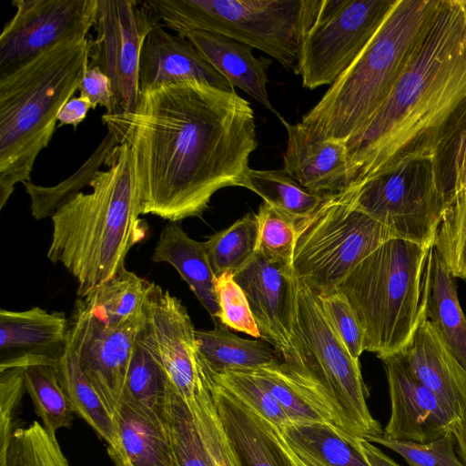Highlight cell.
I'll list each match as a JSON object with an SVG mask.
<instances>
[{"mask_svg":"<svg viewBox=\"0 0 466 466\" xmlns=\"http://www.w3.org/2000/svg\"><path fill=\"white\" fill-rule=\"evenodd\" d=\"M158 23L147 34L140 53V93L182 81H198L214 87L235 91L185 36L167 32Z\"/></svg>","mask_w":466,"mask_h":466,"instance_id":"ac0fdd59","label":"cell"},{"mask_svg":"<svg viewBox=\"0 0 466 466\" xmlns=\"http://www.w3.org/2000/svg\"><path fill=\"white\" fill-rule=\"evenodd\" d=\"M216 295L219 309L218 319L223 326L260 338L247 296L233 274L223 273L217 277Z\"/></svg>","mask_w":466,"mask_h":466,"instance_id":"7bdbcfd3","label":"cell"},{"mask_svg":"<svg viewBox=\"0 0 466 466\" xmlns=\"http://www.w3.org/2000/svg\"><path fill=\"white\" fill-rule=\"evenodd\" d=\"M1 427L0 444L13 431V418L25 390L23 367H12L0 370Z\"/></svg>","mask_w":466,"mask_h":466,"instance_id":"f6af8a7d","label":"cell"},{"mask_svg":"<svg viewBox=\"0 0 466 466\" xmlns=\"http://www.w3.org/2000/svg\"><path fill=\"white\" fill-rule=\"evenodd\" d=\"M288 134L283 170L310 192L336 194L351 184L346 144L327 140L303 123L278 116Z\"/></svg>","mask_w":466,"mask_h":466,"instance_id":"e0dca14e","label":"cell"},{"mask_svg":"<svg viewBox=\"0 0 466 466\" xmlns=\"http://www.w3.org/2000/svg\"><path fill=\"white\" fill-rule=\"evenodd\" d=\"M282 364L329 423L354 438L382 435L367 404L360 360L336 332L319 292L299 280L290 348Z\"/></svg>","mask_w":466,"mask_h":466,"instance_id":"8992f818","label":"cell"},{"mask_svg":"<svg viewBox=\"0 0 466 466\" xmlns=\"http://www.w3.org/2000/svg\"><path fill=\"white\" fill-rule=\"evenodd\" d=\"M464 187H466V127L453 145L452 193Z\"/></svg>","mask_w":466,"mask_h":466,"instance_id":"c3c4849f","label":"cell"},{"mask_svg":"<svg viewBox=\"0 0 466 466\" xmlns=\"http://www.w3.org/2000/svg\"><path fill=\"white\" fill-rule=\"evenodd\" d=\"M465 127L466 15L459 0H441L393 90L347 144L351 184L440 160Z\"/></svg>","mask_w":466,"mask_h":466,"instance_id":"7a4b0ae2","label":"cell"},{"mask_svg":"<svg viewBox=\"0 0 466 466\" xmlns=\"http://www.w3.org/2000/svg\"><path fill=\"white\" fill-rule=\"evenodd\" d=\"M258 227V251L292 267L297 220L263 202L255 215Z\"/></svg>","mask_w":466,"mask_h":466,"instance_id":"60d3db41","label":"cell"},{"mask_svg":"<svg viewBox=\"0 0 466 466\" xmlns=\"http://www.w3.org/2000/svg\"><path fill=\"white\" fill-rule=\"evenodd\" d=\"M395 0H317L294 72L313 90L330 86L374 35Z\"/></svg>","mask_w":466,"mask_h":466,"instance_id":"8fae6325","label":"cell"},{"mask_svg":"<svg viewBox=\"0 0 466 466\" xmlns=\"http://www.w3.org/2000/svg\"><path fill=\"white\" fill-rule=\"evenodd\" d=\"M16 12L0 35V73L52 47L87 39L98 0H14Z\"/></svg>","mask_w":466,"mask_h":466,"instance_id":"4fadbf2b","label":"cell"},{"mask_svg":"<svg viewBox=\"0 0 466 466\" xmlns=\"http://www.w3.org/2000/svg\"><path fill=\"white\" fill-rule=\"evenodd\" d=\"M144 317L119 327H106L77 299L69 319L67 342L80 368L114 416L121 403L126 378Z\"/></svg>","mask_w":466,"mask_h":466,"instance_id":"5bb4252c","label":"cell"},{"mask_svg":"<svg viewBox=\"0 0 466 466\" xmlns=\"http://www.w3.org/2000/svg\"><path fill=\"white\" fill-rule=\"evenodd\" d=\"M57 360L24 355L1 360L0 363V370L23 367L25 390L35 412L45 428L53 434L62 428H69L74 420L72 406L58 379Z\"/></svg>","mask_w":466,"mask_h":466,"instance_id":"4316f807","label":"cell"},{"mask_svg":"<svg viewBox=\"0 0 466 466\" xmlns=\"http://www.w3.org/2000/svg\"><path fill=\"white\" fill-rule=\"evenodd\" d=\"M304 464H305V463H304ZM305 465H306V464H305ZM306 466H308V465H306Z\"/></svg>","mask_w":466,"mask_h":466,"instance_id":"db71d44e","label":"cell"},{"mask_svg":"<svg viewBox=\"0 0 466 466\" xmlns=\"http://www.w3.org/2000/svg\"><path fill=\"white\" fill-rule=\"evenodd\" d=\"M80 96L87 98L94 110L104 106L106 114H116V103L110 78L98 67H88L79 86Z\"/></svg>","mask_w":466,"mask_h":466,"instance_id":"bcb514c9","label":"cell"},{"mask_svg":"<svg viewBox=\"0 0 466 466\" xmlns=\"http://www.w3.org/2000/svg\"><path fill=\"white\" fill-rule=\"evenodd\" d=\"M164 420L175 466H213L185 400L170 386Z\"/></svg>","mask_w":466,"mask_h":466,"instance_id":"d590c367","label":"cell"},{"mask_svg":"<svg viewBox=\"0 0 466 466\" xmlns=\"http://www.w3.org/2000/svg\"><path fill=\"white\" fill-rule=\"evenodd\" d=\"M160 23L148 0H98L96 37L89 40L88 67H98L111 80L116 112L135 110L143 43Z\"/></svg>","mask_w":466,"mask_h":466,"instance_id":"7c38bea8","label":"cell"},{"mask_svg":"<svg viewBox=\"0 0 466 466\" xmlns=\"http://www.w3.org/2000/svg\"><path fill=\"white\" fill-rule=\"evenodd\" d=\"M89 39L57 45L0 73V209L17 183L31 181L62 106L88 69Z\"/></svg>","mask_w":466,"mask_h":466,"instance_id":"277c9868","label":"cell"},{"mask_svg":"<svg viewBox=\"0 0 466 466\" xmlns=\"http://www.w3.org/2000/svg\"><path fill=\"white\" fill-rule=\"evenodd\" d=\"M211 268L218 277L235 275L255 257L258 248V227L255 215H246L204 242Z\"/></svg>","mask_w":466,"mask_h":466,"instance_id":"836d02e7","label":"cell"},{"mask_svg":"<svg viewBox=\"0 0 466 466\" xmlns=\"http://www.w3.org/2000/svg\"><path fill=\"white\" fill-rule=\"evenodd\" d=\"M105 166L90 183V193H78L51 217L47 258L76 279L79 298L125 269L128 251L147 232L139 218L129 146L119 143Z\"/></svg>","mask_w":466,"mask_h":466,"instance_id":"3957f363","label":"cell"},{"mask_svg":"<svg viewBox=\"0 0 466 466\" xmlns=\"http://www.w3.org/2000/svg\"><path fill=\"white\" fill-rule=\"evenodd\" d=\"M170 386L162 364L137 334L122 400L142 406L164 419Z\"/></svg>","mask_w":466,"mask_h":466,"instance_id":"d6a6232c","label":"cell"},{"mask_svg":"<svg viewBox=\"0 0 466 466\" xmlns=\"http://www.w3.org/2000/svg\"><path fill=\"white\" fill-rule=\"evenodd\" d=\"M149 284L125 268L78 300L105 326L119 327L144 317Z\"/></svg>","mask_w":466,"mask_h":466,"instance_id":"f1b7e54d","label":"cell"},{"mask_svg":"<svg viewBox=\"0 0 466 466\" xmlns=\"http://www.w3.org/2000/svg\"><path fill=\"white\" fill-rule=\"evenodd\" d=\"M422 304L427 319L466 370V316L459 301L455 277L433 247L426 262Z\"/></svg>","mask_w":466,"mask_h":466,"instance_id":"cb8c5ba5","label":"cell"},{"mask_svg":"<svg viewBox=\"0 0 466 466\" xmlns=\"http://www.w3.org/2000/svg\"><path fill=\"white\" fill-rule=\"evenodd\" d=\"M102 123L132 152L140 215L199 218L221 188L241 187L257 148L254 111L236 91L182 81L140 93Z\"/></svg>","mask_w":466,"mask_h":466,"instance_id":"6da1fadb","label":"cell"},{"mask_svg":"<svg viewBox=\"0 0 466 466\" xmlns=\"http://www.w3.org/2000/svg\"><path fill=\"white\" fill-rule=\"evenodd\" d=\"M234 279L247 296L260 338L272 344L282 359L290 348L297 306L293 268L258 251Z\"/></svg>","mask_w":466,"mask_h":466,"instance_id":"9a60e30c","label":"cell"},{"mask_svg":"<svg viewBox=\"0 0 466 466\" xmlns=\"http://www.w3.org/2000/svg\"><path fill=\"white\" fill-rule=\"evenodd\" d=\"M381 360L390 399V416L382 436L425 443L452 433L460 420L411 374L400 354Z\"/></svg>","mask_w":466,"mask_h":466,"instance_id":"2e32d148","label":"cell"},{"mask_svg":"<svg viewBox=\"0 0 466 466\" xmlns=\"http://www.w3.org/2000/svg\"><path fill=\"white\" fill-rule=\"evenodd\" d=\"M356 207L389 228L396 238L431 248L452 192L439 160L406 161L361 183H352Z\"/></svg>","mask_w":466,"mask_h":466,"instance_id":"30bf717a","label":"cell"},{"mask_svg":"<svg viewBox=\"0 0 466 466\" xmlns=\"http://www.w3.org/2000/svg\"><path fill=\"white\" fill-rule=\"evenodd\" d=\"M279 431L289 449L308 466H370L359 448V438L331 423H293Z\"/></svg>","mask_w":466,"mask_h":466,"instance_id":"484cf974","label":"cell"},{"mask_svg":"<svg viewBox=\"0 0 466 466\" xmlns=\"http://www.w3.org/2000/svg\"><path fill=\"white\" fill-rule=\"evenodd\" d=\"M90 109L94 110L91 102L82 96L72 97L61 108L57 116L59 127L72 126L75 128L86 117Z\"/></svg>","mask_w":466,"mask_h":466,"instance_id":"7dc6e473","label":"cell"},{"mask_svg":"<svg viewBox=\"0 0 466 466\" xmlns=\"http://www.w3.org/2000/svg\"><path fill=\"white\" fill-rule=\"evenodd\" d=\"M431 248L393 238L340 282L364 331V350L380 360L401 351L424 316L422 289Z\"/></svg>","mask_w":466,"mask_h":466,"instance_id":"52a82bcc","label":"cell"},{"mask_svg":"<svg viewBox=\"0 0 466 466\" xmlns=\"http://www.w3.org/2000/svg\"><path fill=\"white\" fill-rule=\"evenodd\" d=\"M288 449H289V447H288ZM289 453H290L296 466H306L289 449Z\"/></svg>","mask_w":466,"mask_h":466,"instance_id":"816d5d0a","label":"cell"},{"mask_svg":"<svg viewBox=\"0 0 466 466\" xmlns=\"http://www.w3.org/2000/svg\"><path fill=\"white\" fill-rule=\"evenodd\" d=\"M411 374L461 420L466 415V370L424 316L399 352Z\"/></svg>","mask_w":466,"mask_h":466,"instance_id":"ffe728a7","label":"cell"},{"mask_svg":"<svg viewBox=\"0 0 466 466\" xmlns=\"http://www.w3.org/2000/svg\"><path fill=\"white\" fill-rule=\"evenodd\" d=\"M188 406L212 465L241 466L218 417L208 372Z\"/></svg>","mask_w":466,"mask_h":466,"instance_id":"8d00e7d4","label":"cell"},{"mask_svg":"<svg viewBox=\"0 0 466 466\" xmlns=\"http://www.w3.org/2000/svg\"><path fill=\"white\" fill-rule=\"evenodd\" d=\"M113 420L116 441L107 453L115 466H175L163 418L122 400Z\"/></svg>","mask_w":466,"mask_h":466,"instance_id":"44dd1931","label":"cell"},{"mask_svg":"<svg viewBox=\"0 0 466 466\" xmlns=\"http://www.w3.org/2000/svg\"><path fill=\"white\" fill-rule=\"evenodd\" d=\"M56 370L74 413L81 417L107 446L115 445L116 432L113 416L82 371L77 356L67 340L57 360Z\"/></svg>","mask_w":466,"mask_h":466,"instance_id":"f546056e","label":"cell"},{"mask_svg":"<svg viewBox=\"0 0 466 466\" xmlns=\"http://www.w3.org/2000/svg\"><path fill=\"white\" fill-rule=\"evenodd\" d=\"M358 445L370 466H400L372 442L363 438H359Z\"/></svg>","mask_w":466,"mask_h":466,"instance_id":"681fc988","label":"cell"},{"mask_svg":"<svg viewBox=\"0 0 466 466\" xmlns=\"http://www.w3.org/2000/svg\"><path fill=\"white\" fill-rule=\"evenodd\" d=\"M324 310L350 353L360 360L364 350V331L348 299L339 290L319 293Z\"/></svg>","mask_w":466,"mask_h":466,"instance_id":"ee69618b","label":"cell"},{"mask_svg":"<svg viewBox=\"0 0 466 466\" xmlns=\"http://www.w3.org/2000/svg\"><path fill=\"white\" fill-rule=\"evenodd\" d=\"M400 454L409 466H465L456 455L452 433L425 443L396 441L382 435L367 439Z\"/></svg>","mask_w":466,"mask_h":466,"instance_id":"b9f144b4","label":"cell"},{"mask_svg":"<svg viewBox=\"0 0 466 466\" xmlns=\"http://www.w3.org/2000/svg\"><path fill=\"white\" fill-rule=\"evenodd\" d=\"M0 466H69L56 434L34 420L26 427L14 428L1 444Z\"/></svg>","mask_w":466,"mask_h":466,"instance_id":"e575fe53","label":"cell"},{"mask_svg":"<svg viewBox=\"0 0 466 466\" xmlns=\"http://www.w3.org/2000/svg\"><path fill=\"white\" fill-rule=\"evenodd\" d=\"M233 87H238L272 113L279 116L268 98V69L272 60L256 57L252 47L227 36L190 31L184 35Z\"/></svg>","mask_w":466,"mask_h":466,"instance_id":"7402d4cb","label":"cell"},{"mask_svg":"<svg viewBox=\"0 0 466 466\" xmlns=\"http://www.w3.org/2000/svg\"><path fill=\"white\" fill-rule=\"evenodd\" d=\"M118 144L115 134L107 129L106 135L91 156L66 179L51 187L36 185L31 181L23 183L30 198L32 216L36 220L51 218L59 208L82 192L81 189L90 185Z\"/></svg>","mask_w":466,"mask_h":466,"instance_id":"4dcf8cb0","label":"cell"},{"mask_svg":"<svg viewBox=\"0 0 466 466\" xmlns=\"http://www.w3.org/2000/svg\"><path fill=\"white\" fill-rule=\"evenodd\" d=\"M209 380L218 417L241 466H296L276 426L210 376Z\"/></svg>","mask_w":466,"mask_h":466,"instance_id":"d6986e66","label":"cell"},{"mask_svg":"<svg viewBox=\"0 0 466 466\" xmlns=\"http://www.w3.org/2000/svg\"><path fill=\"white\" fill-rule=\"evenodd\" d=\"M459 2H460V5H461L465 15H466V0H459Z\"/></svg>","mask_w":466,"mask_h":466,"instance_id":"f5cc1de1","label":"cell"},{"mask_svg":"<svg viewBox=\"0 0 466 466\" xmlns=\"http://www.w3.org/2000/svg\"><path fill=\"white\" fill-rule=\"evenodd\" d=\"M452 435L458 445L461 461L466 466V415L453 427Z\"/></svg>","mask_w":466,"mask_h":466,"instance_id":"f907efd6","label":"cell"},{"mask_svg":"<svg viewBox=\"0 0 466 466\" xmlns=\"http://www.w3.org/2000/svg\"><path fill=\"white\" fill-rule=\"evenodd\" d=\"M267 204L299 221L311 215L327 195L310 192L283 169L249 168L242 184Z\"/></svg>","mask_w":466,"mask_h":466,"instance_id":"1f68e13d","label":"cell"},{"mask_svg":"<svg viewBox=\"0 0 466 466\" xmlns=\"http://www.w3.org/2000/svg\"><path fill=\"white\" fill-rule=\"evenodd\" d=\"M393 238L389 228L356 207L350 186L327 195L311 215L297 221L295 276L319 293L336 289L359 263Z\"/></svg>","mask_w":466,"mask_h":466,"instance_id":"9c48e42d","label":"cell"},{"mask_svg":"<svg viewBox=\"0 0 466 466\" xmlns=\"http://www.w3.org/2000/svg\"><path fill=\"white\" fill-rule=\"evenodd\" d=\"M441 0H395L381 25L301 123L320 137L348 144L384 104Z\"/></svg>","mask_w":466,"mask_h":466,"instance_id":"5b68a950","label":"cell"},{"mask_svg":"<svg viewBox=\"0 0 466 466\" xmlns=\"http://www.w3.org/2000/svg\"><path fill=\"white\" fill-rule=\"evenodd\" d=\"M160 23L179 35H221L294 70L317 0H148Z\"/></svg>","mask_w":466,"mask_h":466,"instance_id":"ba28073f","label":"cell"},{"mask_svg":"<svg viewBox=\"0 0 466 466\" xmlns=\"http://www.w3.org/2000/svg\"><path fill=\"white\" fill-rule=\"evenodd\" d=\"M153 262L172 265L211 318L218 319L215 275L204 242L191 238L177 222L167 224L152 255Z\"/></svg>","mask_w":466,"mask_h":466,"instance_id":"d4e9b609","label":"cell"},{"mask_svg":"<svg viewBox=\"0 0 466 466\" xmlns=\"http://www.w3.org/2000/svg\"><path fill=\"white\" fill-rule=\"evenodd\" d=\"M247 371L253 374L270 390L292 424L329 422L321 410L291 378L282 361L268 367Z\"/></svg>","mask_w":466,"mask_h":466,"instance_id":"ab89813d","label":"cell"},{"mask_svg":"<svg viewBox=\"0 0 466 466\" xmlns=\"http://www.w3.org/2000/svg\"><path fill=\"white\" fill-rule=\"evenodd\" d=\"M69 319L64 312L39 307L26 310H0V350L4 359L24 355L57 359L67 339Z\"/></svg>","mask_w":466,"mask_h":466,"instance_id":"603a6c76","label":"cell"},{"mask_svg":"<svg viewBox=\"0 0 466 466\" xmlns=\"http://www.w3.org/2000/svg\"><path fill=\"white\" fill-rule=\"evenodd\" d=\"M432 247L452 275L466 280V187L452 193Z\"/></svg>","mask_w":466,"mask_h":466,"instance_id":"74e56055","label":"cell"},{"mask_svg":"<svg viewBox=\"0 0 466 466\" xmlns=\"http://www.w3.org/2000/svg\"><path fill=\"white\" fill-rule=\"evenodd\" d=\"M195 334L202 363L212 373L255 370L282 361L263 341L240 338L223 325Z\"/></svg>","mask_w":466,"mask_h":466,"instance_id":"83f0119b","label":"cell"},{"mask_svg":"<svg viewBox=\"0 0 466 466\" xmlns=\"http://www.w3.org/2000/svg\"><path fill=\"white\" fill-rule=\"evenodd\" d=\"M206 370L214 381L279 430L292 424L275 396L250 372L226 371L212 373L207 369Z\"/></svg>","mask_w":466,"mask_h":466,"instance_id":"f35d334b","label":"cell"}]
</instances>
